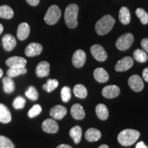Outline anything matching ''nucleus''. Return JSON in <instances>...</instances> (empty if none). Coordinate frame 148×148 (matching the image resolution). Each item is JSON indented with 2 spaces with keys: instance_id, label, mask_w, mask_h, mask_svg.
<instances>
[{
  "instance_id": "obj_44",
  "label": "nucleus",
  "mask_w": 148,
  "mask_h": 148,
  "mask_svg": "<svg viewBox=\"0 0 148 148\" xmlns=\"http://www.w3.org/2000/svg\"><path fill=\"white\" fill-rule=\"evenodd\" d=\"M2 76H3V71L2 69H0V78H1Z\"/></svg>"
},
{
  "instance_id": "obj_37",
  "label": "nucleus",
  "mask_w": 148,
  "mask_h": 148,
  "mask_svg": "<svg viewBox=\"0 0 148 148\" xmlns=\"http://www.w3.org/2000/svg\"><path fill=\"white\" fill-rule=\"evenodd\" d=\"M140 44H141V47H143L144 51L148 53V38H143V39L141 40Z\"/></svg>"
},
{
  "instance_id": "obj_21",
  "label": "nucleus",
  "mask_w": 148,
  "mask_h": 148,
  "mask_svg": "<svg viewBox=\"0 0 148 148\" xmlns=\"http://www.w3.org/2000/svg\"><path fill=\"white\" fill-rule=\"evenodd\" d=\"M101 133L99 130L95 128H90L85 133V138L89 142H95L100 139Z\"/></svg>"
},
{
  "instance_id": "obj_13",
  "label": "nucleus",
  "mask_w": 148,
  "mask_h": 148,
  "mask_svg": "<svg viewBox=\"0 0 148 148\" xmlns=\"http://www.w3.org/2000/svg\"><path fill=\"white\" fill-rule=\"evenodd\" d=\"M120 94V88L116 85L105 86L102 90V95L107 99H112L118 97Z\"/></svg>"
},
{
  "instance_id": "obj_9",
  "label": "nucleus",
  "mask_w": 148,
  "mask_h": 148,
  "mask_svg": "<svg viewBox=\"0 0 148 148\" xmlns=\"http://www.w3.org/2000/svg\"><path fill=\"white\" fill-rule=\"evenodd\" d=\"M86 53L82 49H78L75 51L72 57V63L76 68H81L84 66L86 62Z\"/></svg>"
},
{
  "instance_id": "obj_16",
  "label": "nucleus",
  "mask_w": 148,
  "mask_h": 148,
  "mask_svg": "<svg viewBox=\"0 0 148 148\" xmlns=\"http://www.w3.org/2000/svg\"><path fill=\"white\" fill-rule=\"evenodd\" d=\"M2 44L3 49L5 51H12L15 48L16 45V38L10 34H5L2 38Z\"/></svg>"
},
{
  "instance_id": "obj_20",
  "label": "nucleus",
  "mask_w": 148,
  "mask_h": 148,
  "mask_svg": "<svg viewBox=\"0 0 148 148\" xmlns=\"http://www.w3.org/2000/svg\"><path fill=\"white\" fill-rule=\"evenodd\" d=\"M94 77L98 82L104 83L106 82L109 79V75L107 71L103 68L99 67L95 69L93 72Z\"/></svg>"
},
{
  "instance_id": "obj_7",
  "label": "nucleus",
  "mask_w": 148,
  "mask_h": 148,
  "mask_svg": "<svg viewBox=\"0 0 148 148\" xmlns=\"http://www.w3.org/2000/svg\"><path fill=\"white\" fill-rule=\"evenodd\" d=\"M134 64L133 59L130 56H125L116 62L114 69L118 72L125 71L130 69Z\"/></svg>"
},
{
  "instance_id": "obj_34",
  "label": "nucleus",
  "mask_w": 148,
  "mask_h": 148,
  "mask_svg": "<svg viewBox=\"0 0 148 148\" xmlns=\"http://www.w3.org/2000/svg\"><path fill=\"white\" fill-rule=\"evenodd\" d=\"M71 97V90L69 86H64L61 89V98L64 102H68Z\"/></svg>"
},
{
  "instance_id": "obj_32",
  "label": "nucleus",
  "mask_w": 148,
  "mask_h": 148,
  "mask_svg": "<svg viewBox=\"0 0 148 148\" xmlns=\"http://www.w3.org/2000/svg\"><path fill=\"white\" fill-rule=\"evenodd\" d=\"M25 96L32 101H36L38 98V92L34 86H31L25 92Z\"/></svg>"
},
{
  "instance_id": "obj_28",
  "label": "nucleus",
  "mask_w": 148,
  "mask_h": 148,
  "mask_svg": "<svg viewBox=\"0 0 148 148\" xmlns=\"http://www.w3.org/2000/svg\"><path fill=\"white\" fill-rule=\"evenodd\" d=\"M133 57H134L135 60H136L138 62H141V63L145 62L148 58L146 51L140 49H136L134 51V53H133Z\"/></svg>"
},
{
  "instance_id": "obj_1",
  "label": "nucleus",
  "mask_w": 148,
  "mask_h": 148,
  "mask_svg": "<svg viewBox=\"0 0 148 148\" xmlns=\"http://www.w3.org/2000/svg\"><path fill=\"white\" fill-rule=\"evenodd\" d=\"M140 136V132L133 129H125L118 135V141L123 146H130L134 144Z\"/></svg>"
},
{
  "instance_id": "obj_26",
  "label": "nucleus",
  "mask_w": 148,
  "mask_h": 148,
  "mask_svg": "<svg viewBox=\"0 0 148 148\" xmlns=\"http://www.w3.org/2000/svg\"><path fill=\"white\" fill-rule=\"evenodd\" d=\"M73 93L79 99H84L87 96L88 92L86 88L82 84H77L73 88Z\"/></svg>"
},
{
  "instance_id": "obj_14",
  "label": "nucleus",
  "mask_w": 148,
  "mask_h": 148,
  "mask_svg": "<svg viewBox=\"0 0 148 148\" xmlns=\"http://www.w3.org/2000/svg\"><path fill=\"white\" fill-rule=\"evenodd\" d=\"M50 72V64L47 61H42L37 64L36 73L39 77H47Z\"/></svg>"
},
{
  "instance_id": "obj_24",
  "label": "nucleus",
  "mask_w": 148,
  "mask_h": 148,
  "mask_svg": "<svg viewBox=\"0 0 148 148\" xmlns=\"http://www.w3.org/2000/svg\"><path fill=\"white\" fill-rule=\"evenodd\" d=\"M119 18L120 22L122 24H123V25H127V24L130 23L131 19V16L129 9L127 7H122L120 9Z\"/></svg>"
},
{
  "instance_id": "obj_11",
  "label": "nucleus",
  "mask_w": 148,
  "mask_h": 148,
  "mask_svg": "<svg viewBox=\"0 0 148 148\" xmlns=\"http://www.w3.org/2000/svg\"><path fill=\"white\" fill-rule=\"evenodd\" d=\"M42 129L44 132L50 134L56 133L59 130L58 123L52 119H47L42 122Z\"/></svg>"
},
{
  "instance_id": "obj_3",
  "label": "nucleus",
  "mask_w": 148,
  "mask_h": 148,
  "mask_svg": "<svg viewBox=\"0 0 148 148\" xmlns=\"http://www.w3.org/2000/svg\"><path fill=\"white\" fill-rule=\"evenodd\" d=\"M114 23H115V19L110 14L103 16L96 23V32L101 36L108 34L113 27Z\"/></svg>"
},
{
  "instance_id": "obj_33",
  "label": "nucleus",
  "mask_w": 148,
  "mask_h": 148,
  "mask_svg": "<svg viewBox=\"0 0 148 148\" xmlns=\"http://www.w3.org/2000/svg\"><path fill=\"white\" fill-rule=\"evenodd\" d=\"M0 148H15V146L10 138L0 136Z\"/></svg>"
},
{
  "instance_id": "obj_5",
  "label": "nucleus",
  "mask_w": 148,
  "mask_h": 148,
  "mask_svg": "<svg viewBox=\"0 0 148 148\" xmlns=\"http://www.w3.org/2000/svg\"><path fill=\"white\" fill-rule=\"evenodd\" d=\"M134 42V36L131 33H125L118 38L116 41V47L121 51L129 49Z\"/></svg>"
},
{
  "instance_id": "obj_18",
  "label": "nucleus",
  "mask_w": 148,
  "mask_h": 148,
  "mask_svg": "<svg viewBox=\"0 0 148 148\" xmlns=\"http://www.w3.org/2000/svg\"><path fill=\"white\" fill-rule=\"evenodd\" d=\"M12 121V114L9 108L5 105L0 103V122L8 123Z\"/></svg>"
},
{
  "instance_id": "obj_22",
  "label": "nucleus",
  "mask_w": 148,
  "mask_h": 148,
  "mask_svg": "<svg viewBox=\"0 0 148 148\" xmlns=\"http://www.w3.org/2000/svg\"><path fill=\"white\" fill-rule=\"evenodd\" d=\"M3 90L5 93L10 94L15 90V84L12 77L8 76L3 77L2 79Z\"/></svg>"
},
{
  "instance_id": "obj_4",
  "label": "nucleus",
  "mask_w": 148,
  "mask_h": 148,
  "mask_svg": "<svg viewBox=\"0 0 148 148\" xmlns=\"http://www.w3.org/2000/svg\"><path fill=\"white\" fill-rule=\"evenodd\" d=\"M61 16V11L56 5H52L48 8L46 12L44 20L45 23L49 25H53L59 21Z\"/></svg>"
},
{
  "instance_id": "obj_2",
  "label": "nucleus",
  "mask_w": 148,
  "mask_h": 148,
  "mask_svg": "<svg viewBox=\"0 0 148 148\" xmlns=\"http://www.w3.org/2000/svg\"><path fill=\"white\" fill-rule=\"evenodd\" d=\"M78 11V5L75 3H71L66 8L64 11V21L69 28L73 29L77 26Z\"/></svg>"
},
{
  "instance_id": "obj_6",
  "label": "nucleus",
  "mask_w": 148,
  "mask_h": 148,
  "mask_svg": "<svg viewBox=\"0 0 148 148\" xmlns=\"http://www.w3.org/2000/svg\"><path fill=\"white\" fill-rule=\"evenodd\" d=\"M90 53L94 58L99 61V62H103L107 59L108 55L106 51L103 49L102 46L97 45H93L90 47Z\"/></svg>"
},
{
  "instance_id": "obj_23",
  "label": "nucleus",
  "mask_w": 148,
  "mask_h": 148,
  "mask_svg": "<svg viewBox=\"0 0 148 148\" xmlns=\"http://www.w3.org/2000/svg\"><path fill=\"white\" fill-rule=\"evenodd\" d=\"M69 135L75 144H78L82 138V130L80 126L76 125L70 130Z\"/></svg>"
},
{
  "instance_id": "obj_41",
  "label": "nucleus",
  "mask_w": 148,
  "mask_h": 148,
  "mask_svg": "<svg viewBox=\"0 0 148 148\" xmlns=\"http://www.w3.org/2000/svg\"><path fill=\"white\" fill-rule=\"evenodd\" d=\"M56 148H72V147L69 145H66V144H61V145H58Z\"/></svg>"
},
{
  "instance_id": "obj_39",
  "label": "nucleus",
  "mask_w": 148,
  "mask_h": 148,
  "mask_svg": "<svg viewBox=\"0 0 148 148\" xmlns=\"http://www.w3.org/2000/svg\"><path fill=\"white\" fill-rule=\"evenodd\" d=\"M26 1L29 3L30 5L32 6H36L39 3L40 0H26Z\"/></svg>"
},
{
  "instance_id": "obj_42",
  "label": "nucleus",
  "mask_w": 148,
  "mask_h": 148,
  "mask_svg": "<svg viewBox=\"0 0 148 148\" xmlns=\"http://www.w3.org/2000/svg\"><path fill=\"white\" fill-rule=\"evenodd\" d=\"M3 27L2 24L0 23V34L3 32Z\"/></svg>"
},
{
  "instance_id": "obj_38",
  "label": "nucleus",
  "mask_w": 148,
  "mask_h": 148,
  "mask_svg": "<svg viewBox=\"0 0 148 148\" xmlns=\"http://www.w3.org/2000/svg\"><path fill=\"white\" fill-rule=\"evenodd\" d=\"M142 75H143L144 80H145V82H148V67L143 69V73H142Z\"/></svg>"
},
{
  "instance_id": "obj_12",
  "label": "nucleus",
  "mask_w": 148,
  "mask_h": 148,
  "mask_svg": "<svg viewBox=\"0 0 148 148\" xmlns=\"http://www.w3.org/2000/svg\"><path fill=\"white\" fill-rule=\"evenodd\" d=\"M5 64L9 67L12 68L25 67L27 64V60L23 57L12 56L7 59L5 61Z\"/></svg>"
},
{
  "instance_id": "obj_29",
  "label": "nucleus",
  "mask_w": 148,
  "mask_h": 148,
  "mask_svg": "<svg viewBox=\"0 0 148 148\" xmlns=\"http://www.w3.org/2000/svg\"><path fill=\"white\" fill-rule=\"evenodd\" d=\"M59 82L56 79H47L46 84L42 86L44 90H45L47 92H51L54 90L58 86Z\"/></svg>"
},
{
  "instance_id": "obj_27",
  "label": "nucleus",
  "mask_w": 148,
  "mask_h": 148,
  "mask_svg": "<svg viewBox=\"0 0 148 148\" xmlns=\"http://www.w3.org/2000/svg\"><path fill=\"white\" fill-rule=\"evenodd\" d=\"M14 12L10 6L3 5L0 6V17L6 19H10L13 17Z\"/></svg>"
},
{
  "instance_id": "obj_17",
  "label": "nucleus",
  "mask_w": 148,
  "mask_h": 148,
  "mask_svg": "<svg viewBox=\"0 0 148 148\" xmlns=\"http://www.w3.org/2000/svg\"><path fill=\"white\" fill-rule=\"evenodd\" d=\"M30 32V27L27 23H21L17 29V38L20 40H24L29 36Z\"/></svg>"
},
{
  "instance_id": "obj_43",
  "label": "nucleus",
  "mask_w": 148,
  "mask_h": 148,
  "mask_svg": "<svg viewBox=\"0 0 148 148\" xmlns=\"http://www.w3.org/2000/svg\"><path fill=\"white\" fill-rule=\"evenodd\" d=\"M98 148H109V147L107 145H104V144H103V145H101L99 146Z\"/></svg>"
},
{
  "instance_id": "obj_10",
  "label": "nucleus",
  "mask_w": 148,
  "mask_h": 148,
  "mask_svg": "<svg viewBox=\"0 0 148 148\" xmlns=\"http://www.w3.org/2000/svg\"><path fill=\"white\" fill-rule=\"evenodd\" d=\"M42 51V46L38 42H31L25 49V53L28 57H34L40 55Z\"/></svg>"
},
{
  "instance_id": "obj_35",
  "label": "nucleus",
  "mask_w": 148,
  "mask_h": 148,
  "mask_svg": "<svg viewBox=\"0 0 148 148\" xmlns=\"http://www.w3.org/2000/svg\"><path fill=\"white\" fill-rule=\"evenodd\" d=\"M25 102H26V101H25V99L23 97L18 96L17 97H16L14 99L13 103H12V106H13V107L15 109L20 110V109L24 108Z\"/></svg>"
},
{
  "instance_id": "obj_31",
  "label": "nucleus",
  "mask_w": 148,
  "mask_h": 148,
  "mask_svg": "<svg viewBox=\"0 0 148 148\" xmlns=\"http://www.w3.org/2000/svg\"><path fill=\"white\" fill-rule=\"evenodd\" d=\"M136 14L142 23L144 25L148 23V14L145 10L143 8H137L136 10Z\"/></svg>"
},
{
  "instance_id": "obj_15",
  "label": "nucleus",
  "mask_w": 148,
  "mask_h": 148,
  "mask_svg": "<svg viewBox=\"0 0 148 148\" xmlns=\"http://www.w3.org/2000/svg\"><path fill=\"white\" fill-rule=\"evenodd\" d=\"M66 112H67V110L65 107L61 105H56L51 109L49 114L54 119L60 120L63 119Z\"/></svg>"
},
{
  "instance_id": "obj_19",
  "label": "nucleus",
  "mask_w": 148,
  "mask_h": 148,
  "mask_svg": "<svg viewBox=\"0 0 148 148\" xmlns=\"http://www.w3.org/2000/svg\"><path fill=\"white\" fill-rule=\"evenodd\" d=\"M71 114L73 118L77 120H82L85 116V112L83 107L79 103H75L71 108Z\"/></svg>"
},
{
  "instance_id": "obj_40",
  "label": "nucleus",
  "mask_w": 148,
  "mask_h": 148,
  "mask_svg": "<svg viewBox=\"0 0 148 148\" xmlns=\"http://www.w3.org/2000/svg\"><path fill=\"white\" fill-rule=\"evenodd\" d=\"M136 148H148V147H146V145L144 144L143 141H140L138 143L136 144Z\"/></svg>"
},
{
  "instance_id": "obj_30",
  "label": "nucleus",
  "mask_w": 148,
  "mask_h": 148,
  "mask_svg": "<svg viewBox=\"0 0 148 148\" xmlns=\"http://www.w3.org/2000/svg\"><path fill=\"white\" fill-rule=\"evenodd\" d=\"M27 73V69L25 67L21 68H12L10 67L7 71V75L10 77H14L21 74H25Z\"/></svg>"
},
{
  "instance_id": "obj_25",
  "label": "nucleus",
  "mask_w": 148,
  "mask_h": 148,
  "mask_svg": "<svg viewBox=\"0 0 148 148\" xmlns=\"http://www.w3.org/2000/svg\"><path fill=\"white\" fill-rule=\"evenodd\" d=\"M96 114L99 119L106 120L108 118V110L106 105L103 103H99L95 108Z\"/></svg>"
},
{
  "instance_id": "obj_36",
  "label": "nucleus",
  "mask_w": 148,
  "mask_h": 148,
  "mask_svg": "<svg viewBox=\"0 0 148 148\" xmlns=\"http://www.w3.org/2000/svg\"><path fill=\"white\" fill-rule=\"evenodd\" d=\"M42 111V108L39 104H35L32 106V108L28 111L27 115L29 118H34L37 115H38Z\"/></svg>"
},
{
  "instance_id": "obj_8",
  "label": "nucleus",
  "mask_w": 148,
  "mask_h": 148,
  "mask_svg": "<svg viewBox=\"0 0 148 148\" xmlns=\"http://www.w3.org/2000/svg\"><path fill=\"white\" fill-rule=\"evenodd\" d=\"M128 84L131 89L134 90V92L141 91L144 88L143 79L138 75H133L130 77Z\"/></svg>"
}]
</instances>
